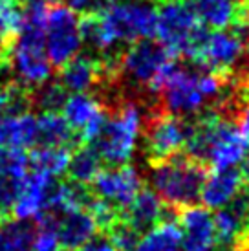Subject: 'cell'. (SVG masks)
Wrapping results in <instances>:
<instances>
[{
  "label": "cell",
  "mask_w": 249,
  "mask_h": 251,
  "mask_svg": "<svg viewBox=\"0 0 249 251\" xmlns=\"http://www.w3.org/2000/svg\"><path fill=\"white\" fill-rule=\"evenodd\" d=\"M99 51L97 55L119 53L116 46H128L139 39H152L156 29L154 0H123L112 2L99 11Z\"/></svg>",
  "instance_id": "6da1fadb"
},
{
  "label": "cell",
  "mask_w": 249,
  "mask_h": 251,
  "mask_svg": "<svg viewBox=\"0 0 249 251\" xmlns=\"http://www.w3.org/2000/svg\"><path fill=\"white\" fill-rule=\"evenodd\" d=\"M141 123L143 116L139 103L130 98H123L118 105L106 110L103 128L90 143L104 165L119 167L130 161L141 134Z\"/></svg>",
  "instance_id": "7a4b0ae2"
},
{
  "label": "cell",
  "mask_w": 249,
  "mask_h": 251,
  "mask_svg": "<svg viewBox=\"0 0 249 251\" xmlns=\"http://www.w3.org/2000/svg\"><path fill=\"white\" fill-rule=\"evenodd\" d=\"M207 173L209 169L203 163L180 152L161 163L150 165V185L169 209L178 211L198 202Z\"/></svg>",
  "instance_id": "3957f363"
},
{
  "label": "cell",
  "mask_w": 249,
  "mask_h": 251,
  "mask_svg": "<svg viewBox=\"0 0 249 251\" xmlns=\"http://www.w3.org/2000/svg\"><path fill=\"white\" fill-rule=\"evenodd\" d=\"M248 53V26L236 24L233 28L205 29L189 57V61L198 64L205 72L233 77Z\"/></svg>",
  "instance_id": "277c9868"
},
{
  "label": "cell",
  "mask_w": 249,
  "mask_h": 251,
  "mask_svg": "<svg viewBox=\"0 0 249 251\" xmlns=\"http://www.w3.org/2000/svg\"><path fill=\"white\" fill-rule=\"evenodd\" d=\"M205 31L189 0H159L156 2V29L159 44L174 55L189 59Z\"/></svg>",
  "instance_id": "5b68a950"
},
{
  "label": "cell",
  "mask_w": 249,
  "mask_h": 251,
  "mask_svg": "<svg viewBox=\"0 0 249 251\" xmlns=\"http://www.w3.org/2000/svg\"><path fill=\"white\" fill-rule=\"evenodd\" d=\"M178 59L173 51L154 42L152 39H139L128 44L118 55L116 63V81L124 96L128 90L149 92L163 66Z\"/></svg>",
  "instance_id": "8992f818"
},
{
  "label": "cell",
  "mask_w": 249,
  "mask_h": 251,
  "mask_svg": "<svg viewBox=\"0 0 249 251\" xmlns=\"http://www.w3.org/2000/svg\"><path fill=\"white\" fill-rule=\"evenodd\" d=\"M141 126L145 156L150 165L183 152L189 136V118H180L152 106Z\"/></svg>",
  "instance_id": "52a82bcc"
},
{
  "label": "cell",
  "mask_w": 249,
  "mask_h": 251,
  "mask_svg": "<svg viewBox=\"0 0 249 251\" xmlns=\"http://www.w3.org/2000/svg\"><path fill=\"white\" fill-rule=\"evenodd\" d=\"M44 41L50 64L57 70L81 50L83 42L79 35V13L62 0L48 6Z\"/></svg>",
  "instance_id": "ba28073f"
},
{
  "label": "cell",
  "mask_w": 249,
  "mask_h": 251,
  "mask_svg": "<svg viewBox=\"0 0 249 251\" xmlns=\"http://www.w3.org/2000/svg\"><path fill=\"white\" fill-rule=\"evenodd\" d=\"M88 187L94 196L114 203L123 213L136 198V195L143 189V178L138 169L124 163L119 167H108L104 171L101 169Z\"/></svg>",
  "instance_id": "9c48e42d"
},
{
  "label": "cell",
  "mask_w": 249,
  "mask_h": 251,
  "mask_svg": "<svg viewBox=\"0 0 249 251\" xmlns=\"http://www.w3.org/2000/svg\"><path fill=\"white\" fill-rule=\"evenodd\" d=\"M114 77V68L99 55H81L72 57L68 63L59 68L57 81L66 88V92L74 94H86L97 90L103 83Z\"/></svg>",
  "instance_id": "30bf717a"
},
{
  "label": "cell",
  "mask_w": 249,
  "mask_h": 251,
  "mask_svg": "<svg viewBox=\"0 0 249 251\" xmlns=\"http://www.w3.org/2000/svg\"><path fill=\"white\" fill-rule=\"evenodd\" d=\"M176 215V222L181 229V250L183 251H213L216 242L213 213L203 205H187Z\"/></svg>",
  "instance_id": "8fae6325"
},
{
  "label": "cell",
  "mask_w": 249,
  "mask_h": 251,
  "mask_svg": "<svg viewBox=\"0 0 249 251\" xmlns=\"http://www.w3.org/2000/svg\"><path fill=\"white\" fill-rule=\"evenodd\" d=\"M216 242L222 246H235L249 227V180L238 195L213 215Z\"/></svg>",
  "instance_id": "7c38bea8"
},
{
  "label": "cell",
  "mask_w": 249,
  "mask_h": 251,
  "mask_svg": "<svg viewBox=\"0 0 249 251\" xmlns=\"http://www.w3.org/2000/svg\"><path fill=\"white\" fill-rule=\"evenodd\" d=\"M53 233L61 248L77 251L96 235L97 226L86 209L57 211L53 213Z\"/></svg>",
  "instance_id": "4fadbf2b"
},
{
  "label": "cell",
  "mask_w": 249,
  "mask_h": 251,
  "mask_svg": "<svg viewBox=\"0 0 249 251\" xmlns=\"http://www.w3.org/2000/svg\"><path fill=\"white\" fill-rule=\"evenodd\" d=\"M244 183H246V176L236 167L218 169V171L207 173L205 180L201 183L198 200L205 209L218 211L238 195Z\"/></svg>",
  "instance_id": "5bb4252c"
},
{
  "label": "cell",
  "mask_w": 249,
  "mask_h": 251,
  "mask_svg": "<svg viewBox=\"0 0 249 251\" xmlns=\"http://www.w3.org/2000/svg\"><path fill=\"white\" fill-rule=\"evenodd\" d=\"M189 2L205 28H233L236 24H246L248 21L249 2H238V0H189Z\"/></svg>",
  "instance_id": "9a60e30c"
},
{
  "label": "cell",
  "mask_w": 249,
  "mask_h": 251,
  "mask_svg": "<svg viewBox=\"0 0 249 251\" xmlns=\"http://www.w3.org/2000/svg\"><path fill=\"white\" fill-rule=\"evenodd\" d=\"M167 205L158 198L152 189H141L130 205L123 211V220L139 235L152 229L167 218Z\"/></svg>",
  "instance_id": "2e32d148"
},
{
  "label": "cell",
  "mask_w": 249,
  "mask_h": 251,
  "mask_svg": "<svg viewBox=\"0 0 249 251\" xmlns=\"http://www.w3.org/2000/svg\"><path fill=\"white\" fill-rule=\"evenodd\" d=\"M79 145V136L72 130L61 112H42L41 118L37 119L35 147H66L74 151Z\"/></svg>",
  "instance_id": "e0dca14e"
},
{
  "label": "cell",
  "mask_w": 249,
  "mask_h": 251,
  "mask_svg": "<svg viewBox=\"0 0 249 251\" xmlns=\"http://www.w3.org/2000/svg\"><path fill=\"white\" fill-rule=\"evenodd\" d=\"M37 143V119L33 114L0 116V147L33 149Z\"/></svg>",
  "instance_id": "ac0fdd59"
},
{
  "label": "cell",
  "mask_w": 249,
  "mask_h": 251,
  "mask_svg": "<svg viewBox=\"0 0 249 251\" xmlns=\"http://www.w3.org/2000/svg\"><path fill=\"white\" fill-rule=\"evenodd\" d=\"M37 233L35 220L6 216L0 220V251H33Z\"/></svg>",
  "instance_id": "d6986e66"
},
{
  "label": "cell",
  "mask_w": 249,
  "mask_h": 251,
  "mask_svg": "<svg viewBox=\"0 0 249 251\" xmlns=\"http://www.w3.org/2000/svg\"><path fill=\"white\" fill-rule=\"evenodd\" d=\"M134 251H183L181 229L174 220H161L152 229L143 233Z\"/></svg>",
  "instance_id": "ffe728a7"
},
{
  "label": "cell",
  "mask_w": 249,
  "mask_h": 251,
  "mask_svg": "<svg viewBox=\"0 0 249 251\" xmlns=\"http://www.w3.org/2000/svg\"><path fill=\"white\" fill-rule=\"evenodd\" d=\"M104 106L96 96L90 94H74L66 99V103L62 106V116L66 119V123L72 126V130L79 136L83 132V128L96 118L99 112H103ZM81 141V140H79Z\"/></svg>",
  "instance_id": "44dd1931"
},
{
  "label": "cell",
  "mask_w": 249,
  "mask_h": 251,
  "mask_svg": "<svg viewBox=\"0 0 249 251\" xmlns=\"http://www.w3.org/2000/svg\"><path fill=\"white\" fill-rule=\"evenodd\" d=\"M101 165H103V161L92 145L75 147L70 154L68 167H66L68 180L81 183V185H90L94 178L99 175Z\"/></svg>",
  "instance_id": "7402d4cb"
},
{
  "label": "cell",
  "mask_w": 249,
  "mask_h": 251,
  "mask_svg": "<svg viewBox=\"0 0 249 251\" xmlns=\"http://www.w3.org/2000/svg\"><path fill=\"white\" fill-rule=\"evenodd\" d=\"M70 154L72 151L66 147H33L28 154L29 169L55 178L66 171Z\"/></svg>",
  "instance_id": "603a6c76"
},
{
  "label": "cell",
  "mask_w": 249,
  "mask_h": 251,
  "mask_svg": "<svg viewBox=\"0 0 249 251\" xmlns=\"http://www.w3.org/2000/svg\"><path fill=\"white\" fill-rule=\"evenodd\" d=\"M68 99V92L59 81H44L29 92L31 108L39 112H59Z\"/></svg>",
  "instance_id": "cb8c5ba5"
},
{
  "label": "cell",
  "mask_w": 249,
  "mask_h": 251,
  "mask_svg": "<svg viewBox=\"0 0 249 251\" xmlns=\"http://www.w3.org/2000/svg\"><path fill=\"white\" fill-rule=\"evenodd\" d=\"M24 0H0V35L17 39L22 24Z\"/></svg>",
  "instance_id": "d4e9b609"
},
{
  "label": "cell",
  "mask_w": 249,
  "mask_h": 251,
  "mask_svg": "<svg viewBox=\"0 0 249 251\" xmlns=\"http://www.w3.org/2000/svg\"><path fill=\"white\" fill-rule=\"evenodd\" d=\"M29 171L28 154L22 149H7L0 147V175H11L24 178Z\"/></svg>",
  "instance_id": "484cf974"
},
{
  "label": "cell",
  "mask_w": 249,
  "mask_h": 251,
  "mask_svg": "<svg viewBox=\"0 0 249 251\" xmlns=\"http://www.w3.org/2000/svg\"><path fill=\"white\" fill-rule=\"evenodd\" d=\"M24 178L11 175H0V216H13V207L22 193Z\"/></svg>",
  "instance_id": "4316f807"
},
{
  "label": "cell",
  "mask_w": 249,
  "mask_h": 251,
  "mask_svg": "<svg viewBox=\"0 0 249 251\" xmlns=\"http://www.w3.org/2000/svg\"><path fill=\"white\" fill-rule=\"evenodd\" d=\"M104 235H108V238L112 240V244L118 248V251H134L139 242V237H141L138 231L124 222L123 215Z\"/></svg>",
  "instance_id": "83f0119b"
},
{
  "label": "cell",
  "mask_w": 249,
  "mask_h": 251,
  "mask_svg": "<svg viewBox=\"0 0 249 251\" xmlns=\"http://www.w3.org/2000/svg\"><path fill=\"white\" fill-rule=\"evenodd\" d=\"M79 251H118V248L112 244V240L108 238V235H94V237L88 240V242H84Z\"/></svg>",
  "instance_id": "f1b7e54d"
},
{
  "label": "cell",
  "mask_w": 249,
  "mask_h": 251,
  "mask_svg": "<svg viewBox=\"0 0 249 251\" xmlns=\"http://www.w3.org/2000/svg\"><path fill=\"white\" fill-rule=\"evenodd\" d=\"M236 121L244 128V132L249 134V96L242 99V103L236 108Z\"/></svg>",
  "instance_id": "f546056e"
},
{
  "label": "cell",
  "mask_w": 249,
  "mask_h": 251,
  "mask_svg": "<svg viewBox=\"0 0 249 251\" xmlns=\"http://www.w3.org/2000/svg\"><path fill=\"white\" fill-rule=\"evenodd\" d=\"M72 9H75L77 13H88L92 6V0H66Z\"/></svg>",
  "instance_id": "4dcf8cb0"
},
{
  "label": "cell",
  "mask_w": 249,
  "mask_h": 251,
  "mask_svg": "<svg viewBox=\"0 0 249 251\" xmlns=\"http://www.w3.org/2000/svg\"><path fill=\"white\" fill-rule=\"evenodd\" d=\"M235 248L238 251H249V227H248V231L244 233L242 237H240V240L235 244Z\"/></svg>",
  "instance_id": "1f68e13d"
},
{
  "label": "cell",
  "mask_w": 249,
  "mask_h": 251,
  "mask_svg": "<svg viewBox=\"0 0 249 251\" xmlns=\"http://www.w3.org/2000/svg\"><path fill=\"white\" fill-rule=\"evenodd\" d=\"M242 163H244V165H242V169H240V171H242V175L246 176V180H249V152L246 154V158H244Z\"/></svg>",
  "instance_id": "d6a6232c"
},
{
  "label": "cell",
  "mask_w": 249,
  "mask_h": 251,
  "mask_svg": "<svg viewBox=\"0 0 249 251\" xmlns=\"http://www.w3.org/2000/svg\"><path fill=\"white\" fill-rule=\"evenodd\" d=\"M44 2H48V4H55V2H61V0H44Z\"/></svg>",
  "instance_id": "836d02e7"
},
{
  "label": "cell",
  "mask_w": 249,
  "mask_h": 251,
  "mask_svg": "<svg viewBox=\"0 0 249 251\" xmlns=\"http://www.w3.org/2000/svg\"><path fill=\"white\" fill-rule=\"evenodd\" d=\"M246 24H248V37H249V13H248V21H246Z\"/></svg>",
  "instance_id": "e575fe53"
},
{
  "label": "cell",
  "mask_w": 249,
  "mask_h": 251,
  "mask_svg": "<svg viewBox=\"0 0 249 251\" xmlns=\"http://www.w3.org/2000/svg\"><path fill=\"white\" fill-rule=\"evenodd\" d=\"M238 2H249V0H238Z\"/></svg>",
  "instance_id": "d590c367"
},
{
  "label": "cell",
  "mask_w": 249,
  "mask_h": 251,
  "mask_svg": "<svg viewBox=\"0 0 249 251\" xmlns=\"http://www.w3.org/2000/svg\"><path fill=\"white\" fill-rule=\"evenodd\" d=\"M231 251H238V250H236V248H235V250H231Z\"/></svg>",
  "instance_id": "8d00e7d4"
}]
</instances>
